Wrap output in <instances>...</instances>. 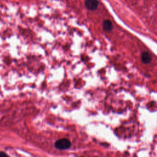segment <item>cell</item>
<instances>
[{
  "label": "cell",
  "mask_w": 157,
  "mask_h": 157,
  "mask_svg": "<svg viewBox=\"0 0 157 157\" xmlns=\"http://www.w3.org/2000/svg\"><path fill=\"white\" fill-rule=\"evenodd\" d=\"M71 146V143L67 139H61L56 141L55 147L59 150H67Z\"/></svg>",
  "instance_id": "obj_1"
},
{
  "label": "cell",
  "mask_w": 157,
  "mask_h": 157,
  "mask_svg": "<svg viewBox=\"0 0 157 157\" xmlns=\"http://www.w3.org/2000/svg\"><path fill=\"white\" fill-rule=\"evenodd\" d=\"M99 2L98 0H86L85 6L90 11H95L98 7Z\"/></svg>",
  "instance_id": "obj_2"
},
{
  "label": "cell",
  "mask_w": 157,
  "mask_h": 157,
  "mask_svg": "<svg viewBox=\"0 0 157 157\" xmlns=\"http://www.w3.org/2000/svg\"><path fill=\"white\" fill-rule=\"evenodd\" d=\"M103 28L105 31L110 32L112 30V23L109 20H106L103 23Z\"/></svg>",
  "instance_id": "obj_3"
},
{
  "label": "cell",
  "mask_w": 157,
  "mask_h": 157,
  "mask_svg": "<svg viewBox=\"0 0 157 157\" xmlns=\"http://www.w3.org/2000/svg\"><path fill=\"white\" fill-rule=\"evenodd\" d=\"M141 59L144 63L148 64L152 61V56L147 52H144L142 54Z\"/></svg>",
  "instance_id": "obj_4"
},
{
  "label": "cell",
  "mask_w": 157,
  "mask_h": 157,
  "mask_svg": "<svg viewBox=\"0 0 157 157\" xmlns=\"http://www.w3.org/2000/svg\"><path fill=\"white\" fill-rule=\"evenodd\" d=\"M7 155L6 153H5L3 152H0V157H3V156H7Z\"/></svg>",
  "instance_id": "obj_5"
}]
</instances>
